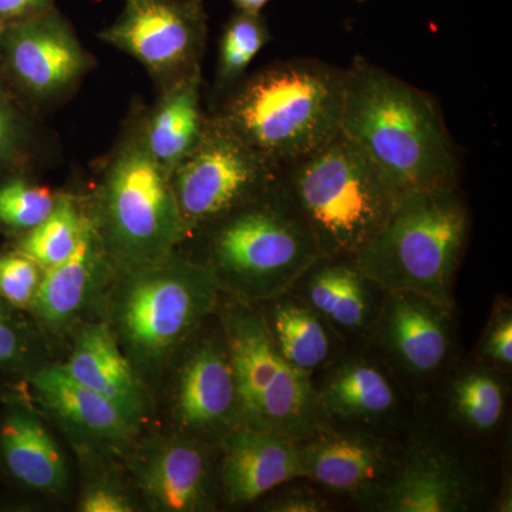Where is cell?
Returning <instances> with one entry per match:
<instances>
[{
  "label": "cell",
  "mask_w": 512,
  "mask_h": 512,
  "mask_svg": "<svg viewBox=\"0 0 512 512\" xmlns=\"http://www.w3.org/2000/svg\"><path fill=\"white\" fill-rule=\"evenodd\" d=\"M340 133L402 194L458 185V161L429 93L357 57L346 69Z\"/></svg>",
  "instance_id": "1"
},
{
  "label": "cell",
  "mask_w": 512,
  "mask_h": 512,
  "mask_svg": "<svg viewBox=\"0 0 512 512\" xmlns=\"http://www.w3.org/2000/svg\"><path fill=\"white\" fill-rule=\"evenodd\" d=\"M220 299L210 271L177 248L151 264L116 272L100 316L151 389L215 315Z\"/></svg>",
  "instance_id": "2"
},
{
  "label": "cell",
  "mask_w": 512,
  "mask_h": 512,
  "mask_svg": "<svg viewBox=\"0 0 512 512\" xmlns=\"http://www.w3.org/2000/svg\"><path fill=\"white\" fill-rule=\"evenodd\" d=\"M345 77L318 60L275 62L245 76L211 114L282 168L339 133Z\"/></svg>",
  "instance_id": "3"
},
{
  "label": "cell",
  "mask_w": 512,
  "mask_h": 512,
  "mask_svg": "<svg viewBox=\"0 0 512 512\" xmlns=\"http://www.w3.org/2000/svg\"><path fill=\"white\" fill-rule=\"evenodd\" d=\"M187 242L192 244L188 254L210 271L222 295L251 303L291 291L322 256L281 178L261 197L211 222Z\"/></svg>",
  "instance_id": "4"
},
{
  "label": "cell",
  "mask_w": 512,
  "mask_h": 512,
  "mask_svg": "<svg viewBox=\"0 0 512 512\" xmlns=\"http://www.w3.org/2000/svg\"><path fill=\"white\" fill-rule=\"evenodd\" d=\"M144 106L128 114L89 197L90 218L116 271L158 261L184 242L170 175L148 150Z\"/></svg>",
  "instance_id": "5"
},
{
  "label": "cell",
  "mask_w": 512,
  "mask_h": 512,
  "mask_svg": "<svg viewBox=\"0 0 512 512\" xmlns=\"http://www.w3.org/2000/svg\"><path fill=\"white\" fill-rule=\"evenodd\" d=\"M281 184L323 256L355 258L379 234L403 195L340 131L284 165Z\"/></svg>",
  "instance_id": "6"
},
{
  "label": "cell",
  "mask_w": 512,
  "mask_h": 512,
  "mask_svg": "<svg viewBox=\"0 0 512 512\" xmlns=\"http://www.w3.org/2000/svg\"><path fill=\"white\" fill-rule=\"evenodd\" d=\"M470 225L458 187L406 192L355 261L384 291L416 292L454 305Z\"/></svg>",
  "instance_id": "7"
},
{
  "label": "cell",
  "mask_w": 512,
  "mask_h": 512,
  "mask_svg": "<svg viewBox=\"0 0 512 512\" xmlns=\"http://www.w3.org/2000/svg\"><path fill=\"white\" fill-rule=\"evenodd\" d=\"M215 315L234 367L242 426L301 440L329 424L312 377L286 362L255 303L221 293Z\"/></svg>",
  "instance_id": "8"
},
{
  "label": "cell",
  "mask_w": 512,
  "mask_h": 512,
  "mask_svg": "<svg viewBox=\"0 0 512 512\" xmlns=\"http://www.w3.org/2000/svg\"><path fill=\"white\" fill-rule=\"evenodd\" d=\"M279 178L281 168L208 114L197 146L170 175L184 242L228 212L261 197Z\"/></svg>",
  "instance_id": "9"
},
{
  "label": "cell",
  "mask_w": 512,
  "mask_h": 512,
  "mask_svg": "<svg viewBox=\"0 0 512 512\" xmlns=\"http://www.w3.org/2000/svg\"><path fill=\"white\" fill-rule=\"evenodd\" d=\"M94 67L96 57L56 6L0 26V76L28 110L67 99Z\"/></svg>",
  "instance_id": "10"
},
{
  "label": "cell",
  "mask_w": 512,
  "mask_h": 512,
  "mask_svg": "<svg viewBox=\"0 0 512 512\" xmlns=\"http://www.w3.org/2000/svg\"><path fill=\"white\" fill-rule=\"evenodd\" d=\"M164 376L170 429L218 446L242 426L237 380L217 315L185 343Z\"/></svg>",
  "instance_id": "11"
},
{
  "label": "cell",
  "mask_w": 512,
  "mask_h": 512,
  "mask_svg": "<svg viewBox=\"0 0 512 512\" xmlns=\"http://www.w3.org/2000/svg\"><path fill=\"white\" fill-rule=\"evenodd\" d=\"M101 42L136 59L158 92L201 72L208 35L204 0H123Z\"/></svg>",
  "instance_id": "12"
},
{
  "label": "cell",
  "mask_w": 512,
  "mask_h": 512,
  "mask_svg": "<svg viewBox=\"0 0 512 512\" xmlns=\"http://www.w3.org/2000/svg\"><path fill=\"white\" fill-rule=\"evenodd\" d=\"M141 507L154 512H212L221 504L218 446L167 427L138 437L124 457Z\"/></svg>",
  "instance_id": "13"
},
{
  "label": "cell",
  "mask_w": 512,
  "mask_h": 512,
  "mask_svg": "<svg viewBox=\"0 0 512 512\" xmlns=\"http://www.w3.org/2000/svg\"><path fill=\"white\" fill-rule=\"evenodd\" d=\"M453 308L421 293L386 291L366 345L400 383L426 389L453 365Z\"/></svg>",
  "instance_id": "14"
},
{
  "label": "cell",
  "mask_w": 512,
  "mask_h": 512,
  "mask_svg": "<svg viewBox=\"0 0 512 512\" xmlns=\"http://www.w3.org/2000/svg\"><path fill=\"white\" fill-rule=\"evenodd\" d=\"M483 494V483L471 463L436 431L423 427L410 431L393 476L372 511H473Z\"/></svg>",
  "instance_id": "15"
},
{
  "label": "cell",
  "mask_w": 512,
  "mask_h": 512,
  "mask_svg": "<svg viewBox=\"0 0 512 512\" xmlns=\"http://www.w3.org/2000/svg\"><path fill=\"white\" fill-rule=\"evenodd\" d=\"M33 400L72 444L80 464L124 460L143 431L109 400L49 362L26 380Z\"/></svg>",
  "instance_id": "16"
},
{
  "label": "cell",
  "mask_w": 512,
  "mask_h": 512,
  "mask_svg": "<svg viewBox=\"0 0 512 512\" xmlns=\"http://www.w3.org/2000/svg\"><path fill=\"white\" fill-rule=\"evenodd\" d=\"M306 481L372 510L393 476L402 446L390 434L326 424L296 440Z\"/></svg>",
  "instance_id": "17"
},
{
  "label": "cell",
  "mask_w": 512,
  "mask_h": 512,
  "mask_svg": "<svg viewBox=\"0 0 512 512\" xmlns=\"http://www.w3.org/2000/svg\"><path fill=\"white\" fill-rule=\"evenodd\" d=\"M312 380L329 424L383 434L404 427L402 383L375 350L345 349Z\"/></svg>",
  "instance_id": "18"
},
{
  "label": "cell",
  "mask_w": 512,
  "mask_h": 512,
  "mask_svg": "<svg viewBox=\"0 0 512 512\" xmlns=\"http://www.w3.org/2000/svg\"><path fill=\"white\" fill-rule=\"evenodd\" d=\"M116 272L90 218L73 254L45 269L30 318L47 340L66 338L93 312L100 316Z\"/></svg>",
  "instance_id": "19"
},
{
  "label": "cell",
  "mask_w": 512,
  "mask_h": 512,
  "mask_svg": "<svg viewBox=\"0 0 512 512\" xmlns=\"http://www.w3.org/2000/svg\"><path fill=\"white\" fill-rule=\"evenodd\" d=\"M72 348L64 369L77 382L113 403L133 426H150L154 400L150 386L120 348L106 320H83L70 332Z\"/></svg>",
  "instance_id": "20"
},
{
  "label": "cell",
  "mask_w": 512,
  "mask_h": 512,
  "mask_svg": "<svg viewBox=\"0 0 512 512\" xmlns=\"http://www.w3.org/2000/svg\"><path fill=\"white\" fill-rule=\"evenodd\" d=\"M221 504L247 507L291 481L305 480L295 439L239 426L218 444Z\"/></svg>",
  "instance_id": "21"
},
{
  "label": "cell",
  "mask_w": 512,
  "mask_h": 512,
  "mask_svg": "<svg viewBox=\"0 0 512 512\" xmlns=\"http://www.w3.org/2000/svg\"><path fill=\"white\" fill-rule=\"evenodd\" d=\"M348 346L366 345L375 325L384 289L348 256H320L292 286Z\"/></svg>",
  "instance_id": "22"
},
{
  "label": "cell",
  "mask_w": 512,
  "mask_h": 512,
  "mask_svg": "<svg viewBox=\"0 0 512 512\" xmlns=\"http://www.w3.org/2000/svg\"><path fill=\"white\" fill-rule=\"evenodd\" d=\"M0 420V463L22 490L46 498H62L69 491L66 454L29 400L6 397Z\"/></svg>",
  "instance_id": "23"
},
{
  "label": "cell",
  "mask_w": 512,
  "mask_h": 512,
  "mask_svg": "<svg viewBox=\"0 0 512 512\" xmlns=\"http://www.w3.org/2000/svg\"><path fill=\"white\" fill-rule=\"evenodd\" d=\"M255 305L276 348L289 365L305 375H318L348 348L328 323L291 291Z\"/></svg>",
  "instance_id": "24"
},
{
  "label": "cell",
  "mask_w": 512,
  "mask_h": 512,
  "mask_svg": "<svg viewBox=\"0 0 512 512\" xmlns=\"http://www.w3.org/2000/svg\"><path fill=\"white\" fill-rule=\"evenodd\" d=\"M207 120L202 109L201 72L160 92L150 109L144 107V140L165 173L171 175L197 146Z\"/></svg>",
  "instance_id": "25"
},
{
  "label": "cell",
  "mask_w": 512,
  "mask_h": 512,
  "mask_svg": "<svg viewBox=\"0 0 512 512\" xmlns=\"http://www.w3.org/2000/svg\"><path fill=\"white\" fill-rule=\"evenodd\" d=\"M443 379L441 399L448 420L467 436H495L507 417V375L474 359L463 365H451Z\"/></svg>",
  "instance_id": "26"
},
{
  "label": "cell",
  "mask_w": 512,
  "mask_h": 512,
  "mask_svg": "<svg viewBox=\"0 0 512 512\" xmlns=\"http://www.w3.org/2000/svg\"><path fill=\"white\" fill-rule=\"evenodd\" d=\"M89 222V197L59 192L55 208L46 220L12 239V248L29 256L43 269L53 268L73 254Z\"/></svg>",
  "instance_id": "27"
},
{
  "label": "cell",
  "mask_w": 512,
  "mask_h": 512,
  "mask_svg": "<svg viewBox=\"0 0 512 512\" xmlns=\"http://www.w3.org/2000/svg\"><path fill=\"white\" fill-rule=\"evenodd\" d=\"M271 40L268 23L262 13L237 12L222 30L215 70L214 104L231 92L247 74L248 67Z\"/></svg>",
  "instance_id": "28"
},
{
  "label": "cell",
  "mask_w": 512,
  "mask_h": 512,
  "mask_svg": "<svg viewBox=\"0 0 512 512\" xmlns=\"http://www.w3.org/2000/svg\"><path fill=\"white\" fill-rule=\"evenodd\" d=\"M49 362V340L29 313L0 301V379L26 382Z\"/></svg>",
  "instance_id": "29"
},
{
  "label": "cell",
  "mask_w": 512,
  "mask_h": 512,
  "mask_svg": "<svg viewBox=\"0 0 512 512\" xmlns=\"http://www.w3.org/2000/svg\"><path fill=\"white\" fill-rule=\"evenodd\" d=\"M57 194L28 170L0 175V232L15 239L37 227L55 208Z\"/></svg>",
  "instance_id": "30"
},
{
  "label": "cell",
  "mask_w": 512,
  "mask_h": 512,
  "mask_svg": "<svg viewBox=\"0 0 512 512\" xmlns=\"http://www.w3.org/2000/svg\"><path fill=\"white\" fill-rule=\"evenodd\" d=\"M117 461L82 464L84 483L77 501L80 512H134L141 510L127 473L119 470Z\"/></svg>",
  "instance_id": "31"
},
{
  "label": "cell",
  "mask_w": 512,
  "mask_h": 512,
  "mask_svg": "<svg viewBox=\"0 0 512 512\" xmlns=\"http://www.w3.org/2000/svg\"><path fill=\"white\" fill-rule=\"evenodd\" d=\"M28 111L0 76V175L28 170L35 147Z\"/></svg>",
  "instance_id": "32"
},
{
  "label": "cell",
  "mask_w": 512,
  "mask_h": 512,
  "mask_svg": "<svg viewBox=\"0 0 512 512\" xmlns=\"http://www.w3.org/2000/svg\"><path fill=\"white\" fill-rule=\"evenodd\" d=\"M43 275L45 269L18 249L0 251V301L29 313Z\"/></svg>",
  "instance_id": "33"
},
{
  "label": "cell",
  "mask_w": 512,
  "mask_h": 512,
  "mask_svg": "<svg viewBox=\"0 0 512 512\" xmlns=\"http://www.w3.org/2000/svg\"><path fill=\"white\" fill-rule=\"evenodd\" d=\"M477 362L510 375L512 369V309L507 301L494 303L490 320L477 346Z\"/></svg>",
  "instance_id": "34"
},
{
  "label": "cell",
  "mask_w": 512,
  "mask_h": 512,
  "mask_svg": "<svg viewBox=\"0 0 512 512\" xmlns=\"http://www.w3.org/2000/svg\"><path fill=\"white\" fill-rule=\"evenodd\" d=\"M291 483L276 488L265 497L261 511L268 512H325L330 510V503L315 488L309 485Z\"/></svg>",
  "instance_id": "35"
},
{
  "label": "cell",
  "mask_w": 512,
  "mask_h": 512,
  "mask_svg": "<svg viewBox=\"0 0 512 512\" xmlns=\"http://www.w3.org/2000/svg\"><path fill=\"white\" fill-rule=\"evenodd\" d=\"M55 3L56 0H0V26L45 12Z\"/></svg>",
  "instance_id": "36"
},
{
  "label": "cell",
  "mask_w": 512,
  "mask_h": 512,
  "mask_svg": "<svg viewBox=\"0 0 512 512\" xmlns=\"http://www.w3.org/2000/svg\"><path fill=\"white\" fill-rule=\"evenodd\" d=\"M239 12L262 13L269 0H231Z\"/></svg>",
  "instance_id": "37"
},
{
  "label": "cell",
  "mask_w": 512,
  "mask_h": 512,
  "mask_svg": "<svg viewBox=\"0 0 512 512\" xmlns=\"http://www.w3.org/2000/svg\"><path fill=\"white\" fill-rule=\"evenodd\" d=\"M0 400H2V399H0Z\"/></svg>",
  "instance_id": "38"
}]
</instances>
